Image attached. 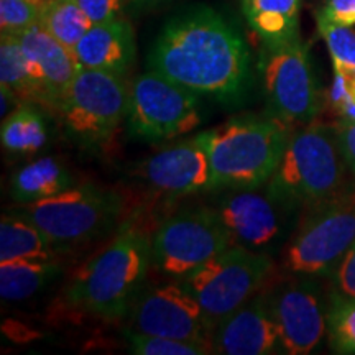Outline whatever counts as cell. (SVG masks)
<instances>
[{
    "mask_svg": "<svg viewBox=\"0 0 355 355\" xmlns=\"http://www.w3.org/2000/svg\"><path fill=\"white\" fill-rule=\"evenodd\" d=\"M148 68L198 96L234 102L252 84V55L227 17L209 6L175 13L159 30Z\"/></svg>",
    "mask_w": 355,
    "mask_h": 355,
    "instance_id": "obj_1",
    "label": "cell"
},
{
    "mask_svg": "<svg viewBox=\"0 0 355 355\" xmlns=\"http://www.w3.org/2000/svg\"><path fill=\"white\" fill-rule=\"evenodd\" d=\"M150 268L152 237L127 222L109 245L78 270L66 298L94 316L122 318L144 290Z\"/></svg>",
    "mask_w": 355,
    "mask_h": 355,
    "instance_id": "obj_2",
    "label": "cell"
},
{
    "mask_svg": "<svg viewBox=\"0 0 355 355\" xmlns=\"http://www.w3.org/2000/svg\"><path fill=\"white\" fill-rule=\"evenodd\" d=\"M296 128L273 115H235L202 132L216 189L261 188L277 170Z\"/></svg>",
    "mask_w": 355,
    "mask_h": 355,
    "instance_id": "obj_3",
    "label": "cell"
},
{
    "mask_svg": "<svg viewBox=\"0 0 355 355\" xmlns=\"http://www.w3.org/2000/svg\"><path fill=\"white\" fill-rule=\"evenodd\" d=\"M347 171L334 123L313 121L293 132L265 189L303 211L339 193L349 183Z\"/></svg>",
    "mask_w": 355,
    "mask_h": 355,
    "instance_id": "obj_4",
    "label": "cell"
},
{
    "mask_svg": "<svg viewBox=\"0 0 355 355\" xmlns=\"http://www.w3.org/2000/svg\"><path fill=\"white\" fill-rule=\"evenodd\" d=\"M355 242V181L304 207L279 254V272L329 278Z\"/></svg>",
    "mask_w": 355,
    "mask_h": 355,
    "instance_id": "obj_5",
    "label": "cell"
},
{
    "mask_svg": "<svg viewBox=\"0 0 355 355\" xmlns=\"http://www.w3.org/2000/svg\"><path fill=\"white\" fill-rule=\"evenodd\" d=\"M122 206L117 191L81 184L53 198L24 204L19 214L32 220L58 252H64L102 237L119 220Z\"/></svg>",
    "mask_w": 355,
    "mask_h": 355,
    "instance_id": "obj_6",
    "label": "cell"
},
{
    "mask_svg": "<svg viewBox=\"0 0 355 355\" xmlns=\"http://www.w3.org/2000/svg\"><path fill=\"white\" fill-rule=\"evenodd\" d=\"M257 68L266 114L295 128L316 121L322 102L309 48L301 37L275 44L260 43Z\"/></svg>",
    "mask_w": 355,
    "mask_h": 355,
    "instance_id": "obj_7",
    "label": "cell"
},
{
    "mask_svg": "<svg viewBox=\"0 0 355 355\" xmlns=\"http://www.w3.org/2000/svg\"><path fill=\"white\" fill-rule=\"evenodd\" d=\"M130 84L125 76L79 68L60 112L68 139L83 148H99L127 117Z\"/></svg>",
    "mask_w": 355,
    "mask_h": 355,
    "instance_id": "obj_8",
    "label": "cell"
},
{
    "mask_svg": "<svg viewBox=\"0 0 355 355\" xmlns=\"http://www.w3.org/2000/svg\"><path fill=\"white\" fill-rule=\"evenodd\" d=\"M275 270V259L229 245L181 283L217 326L263 290Z\"/></svg>",
    "mask_w": 355,
    "mask_h": 355,
    "instance_id": "obj_9",
    "label": "cell"
},
{
    "mask_svg": "<svg viewBox=\"0 0 355 355\" xmlns=\"http://www.w3.org/2000/svg\"><path fill=\"white\" fill-rule=\"evenodd\" d=\"M230 245L278 259L298 224L301 211L260 188L227 189L212 206Z\"/></svg>",
    "mask_w": 355,
    "mask_h": 355,
    "instance_id": "obj_10",
    "label": "cell"
},
{
    "mask_svg": "<svg viewBox=\"0 0 355 355\" xmlns=\"http://www.w3.org/2000/svg\"><path fill=\"white\" fill-rule=\"evenodd\" d=\"M125 119L128 132L150 144L188 135L201 123L198 94L148 69L130 83Z\"/></svg>",
    "mask_w": 355,
    "mask_h": 355,
    "instance_id": "obj_11",
    "label": "cell"
},
{
    "mask_svg": "<svg viewBox=\"0 0 355 355\" xmlns=\"http://www.w3.org/2000/svg\"><path fill=\"white\" fill-rule=\"evenodd\" d=\"M230 245L214 207L178 211L158 225L152 237V266L181 282Z\"/></svg>",
    "mask_w": 355,
    "mask_h": 355,
    "instance_id": "obj_12",
    "label": "cell"
},
{
    "mask_svg": "<svg viewBox=\"0 0 355 355\" xmlns=\"http://www.w3.org/2000/svg\"><path fill=\"white\" fill-rule=\"evenodd\" d=\"M319 282L318 277L283 273L265 285L283 354H313L326 336L327 298Z\"/></svg>",
    "mask_w": 355,
    "mask_h": 355,
    "instance_id": "obj_13",
    "label": "cell"
},
{
    "mask_svg": "<svg viewBox=\"0 0 355 355\" xmlns=\"http://www.w3.org/2000/svg\"><path fill=\"white\" fill-rule=\"evenodd\" d=\"M128 329L132 331L148 336L196 340L212 347L216 326L199 301L176 279L165 285L144 286L128 311Z\"/></svg>",
    "mask_w": 355,
    "mask_h": 355,
    "instance_id": "obj_14",
    "label": "cell"
},
{
    "mask_svg": "<svg viewBox=\"0 0 355 355\" xmlns=\"http://www.w3.org/2000/svg\"><path fill=\"white\" fill-rule=\"evenodd\" d=\"M139 175L165 196H193L216 191L209 150L202 132L159 150L140 163Z\"/></svg>",
    "mask_w": 355,
    "mask_h": 355,
    "instance_id": "obj_15",
    "label": "cell"
},
{
    "mask_svg": "<svg viewBox=\"0 0 355 355\" xmlns=\"http://www.w3.org/2000/svg\"><path fill=\"white\" fill-rule=\"evenodd\" d=\"M211 344L222 355L283 354L265 288L217 324Z\"/></svg>",
    "mask_w": 355,
    "mask_h": 355,
    "instance_id": "obj_16",
    "label": "cell"
},
{
    "mask_svg": "<svg viewBox=\"0 0 355 355\" xmlns=\"http://www.w3.org/2000/svg\"><path fill=\"white\" fill-rule=\"evenodd\" d=\"M19 40L38 86L40 105L58 112L81 68L74 51L51 37L40 24L21 33Z\"/></svg>",
    "mask_w": 355,
    "mask_h": 355,
    "instance_id": "obj_17",
    "label": "cell"
},
{
    "mask_svg": "<svg viewBox=\"0 0 355 355\" xmlns=\"http://www.w3.org/2000/svg\"><path fill=\"white\" fill-rule=\"evenodd\" d=\"M73 51L81 68L127 76L135 61V37L127 20L115 19L92 25Z\"/></svg>",
    "mask_w": 355,
    "mask_h": 355,
    "instance_id": "obj_18",
    "label": "cell"
},
{
    "mask_svg": "<svg viewBox=\"0 0 355 355\" xmlns=\"http://www.w3.org/2000/svg\"><path fill=\"white\" fill-rule=\"evenodd\" d=\"M242 12L260 43L275 44L300 37L301 0H242Z\"/></svg>",
    "mask_w": 355,
    "mask_h": 355,
    "instance_id": "obj_19",
    "label": "cell"
},
{
    "mask_svg": "<svg viewBox=\"0 0 355 355\" xmlns=\"http://www.w3.org/2000/svg\"><path fill=\"white\" fill-rule=\"evenodd\" d=\"M76 186V178L63 163L43 157L20 168L10 181V194L17 202L28 204L53 198Z\"/></svg>",
    "mask_w": 355,
    "mask_h": 355,
    "instance_id": "obj_20",
    "label": "cell"
},
{
    "mask_svg": "<svg viewBox=\"0 0 355 355\" xmlns=\"http://www.w3.org/2000/svg\"><path fill=\"white\" fill-rule=\"evenodd\" d=\"M61 273L56 260L20 259L0 263V296L20 301L37 295Z\"/></svg>",
    "mask_w": 355,
    "mask_h": 355,
    "instance_id": "obj_21",
    "label": "cell"
},
{
    "mask_svg": "<svg viewBox=\"0 0 355 355\" xmlns=\"http://www.w3.org/2000/svg\"><path fill=\"white\" fill-rule=\"evenodd\" d=\"M58 250L32 220L21 214L2 216L0 220V263L20 259L56 260Z\"/></svg>",
    "mask_w": 355,
    "mask_h": 355,
    "instance_id": "obj_22",
    "label": "cell"
},
{
    "mask_svg": "<svg viewBox=\"0 0 355 355\" xmlns=\"http://www.w3.org/2000/svg\"><path fill=\"white\" fill-rule=\"evenodd\" d=\"M0 139L8 153L20 157L38 153L50 139L46 117L35 107V104L24 102L2 121Z\"/></svg>",
    "mask_w": 355,
    "mask_h": 355,
    "instance_id": "obj_23",
    "label": "cell"
},
{
    "mask_svg": "<svg viewBox=\"0 0 355 355\" xmlns=\"http://www.w3.org/2000/svg\"><path fill=\"white\" fill-rule=\"evenodd\" d=\"M0 83L15 92L20 102L40 105L38 86L15 35H0Z\"/></svg>",
    "mask_w": 355,
    "mask_h": 355,
    "instance_id": "obj_24",
    "label": "cell"
},
{
    "mask_svg": "<svg viewBox=\"0 0 355 355\" xmlns=\"http://www.w3.org/2000/svg\"><path fill=\"white\" fill-rule=\"evenodd\" d=\"M38 24L69 50H74L79 40L92 26L78 0H50L40 10Z\"/></svg>",
    "mask_w": 355,
    "mask_h": 355,
    "instance_id": "obj_25",
    "label": "cell"
},
{
    "mask_svg": "<svg viewBox=\"0 0 355 355\" xmlns=\"http://www.w3.org/2000/svg\"><path fill=\"white\" fill-rule=\"evenodd\" d=\"M326 336L332 352L355 355V298L334 288L327 295Z\"/></svg>",
    "mask_w": 355,
    "mask_h": 355,
    "instance_id": "obj_26",
    "label": "cell"
},
{
    "mask_svg": "<svg viewBox=\"0 0 355 355\" xmlns=\"http://www.w3.org/2000/svg\"><path fill=\"white\" fill-rule=\"evenodd\" d=\"M318 30L329 50L336 74L355 78V32L352 26L336 25L316 15Z\"/></svg>",
    "mask_w": 355,
    "mask_h": 355,
    "instance_id": "obj_27",
    "label": "cell"
},
{
    "mask_svg": "<svg viewBox=\"0 0 355 355\" xmlns=\"http://www.w3.org/2000/svg\"><path fill=\"white\" fill-rule=\"evenodd\" d=\"M123 337L127 339L132 354L139 355H207L214 354L207 344L196 340L175 339V337L148 336L141 332L125 329Z\"/></svg>",
    "mask_w": 355,
    "mask_h": 355,
    "instance_id": "obj_28",
    "label": "cell"
},
{
    "mask_svg": "<svg viewBox=\"0 0 355 355\" xmlns=\"http://www.w3.org/2000/svg\"><path fill=\"white\" fill-rule=\"evenodd\" d=\"M40 21V8L30 0H0V35H15Z\"/></svg>",
    "mask_w": 355,
    "mask_h": 355,
    "instance_id": "obj_29",
    "label": "cell"
},
{
    "mask_svg": "<svg viewBox=\"0 0 355 355\" xmlns=\"http://www.w3.org/2000/svg\"><path fill=\"white\" fill-rule=\"evenodd\" d=\"M327 101L339 119L355 122V78L334 73Z\"/></svg>",
    "mask_w": 355,
    "mask_h": 355,
    "instance_id": "obj_30",
    "label": "cell"
},
{
    "mask_svg": "<svg viewBox=\"0 0 355 355\" xmlns=\"http://www.w3.org/2000/svg\"><path fill=\"white\" fill-rule=\"evenodd\" d=\"M329 282L331 288L355 298V242L329 275Z\"/></svg>",
    "mask_w": 355,
    "mask_h": 355,
    "instance_id": "obj_31",
    "label": "cell"
},
{
    "mask_svg": "<svg viewBox=\"0 0 355 355\" xmlns=\"http://www.w3.org/2000/svg\"><path fill=\"white\" fill-rule=\"evenodd\" d=\"M78 2L92 25L121 19L122 8L127 6V0H78Z\"/></svg>",
    "mask_w": 355,
    "mask_h": 355,
    "instance_id": "obj_32",
    "label": "cell"
},
{
    "mask_svg": "<svg viewBox=\"0 0 355 355\" xmlns=\"http://www.w3.org/2000/svg\"><path fill=\"white\" fill-rule=\"evenodd\" d=\"M318 15L336 25L352 26L355 25V0H326Z\"/></svg>",
    "mask_w": 355,
    "mask_h": 355,
    "instance_id": "obj_33",
    "label": "cell"
},
{
    "mask_svg": "<svg viewBox=\"0 0 355 355\" xmlns=\"http://www.w3.org/2000/svg\"><path fill=\"white\" fill-rule=\"evenodd\" d=\"M337 140H339L340 152L344 155L349 171L355 178V122L339 119L336 123Z\"/></svg>",
    "mask_w": 355,
    "mask_h": 355,
    "instance_id": "obj_34",
    "label": "cell"
},
{
    "mask_svg": "<svg viewBox=\"0 0 355 355\" xmlns=\"http://www.w3.org/2000/svg\"><path fill=\"white\" fill-rule=\"evenodd\" d=\"M171 2H175V0H127V8L135 15H139V13L157 10V8L165 7Z\"/></svg>",
    "mask_w": 355,
    "mask_h": 355,
    "instance_id": "obj_35",
    "label": "cell"
},
{
    "mask_svg": "<svg viewBox=\"0 0 355 355\" xmlns=\"http://www.w3.org/2000/svg\"><path fill=\"white\" fill-rule=\"evenodd\" d=\"M30 2H32L33 6H37V7L40 8V10H42V8H43L44 6H46L48 2H50V0H30Z\"/></svg>",
    "mask_w": 355,
    "mask_h": 355,
    "instance_id": "obj_36",
    "label": "cell"
}]
</instances>
